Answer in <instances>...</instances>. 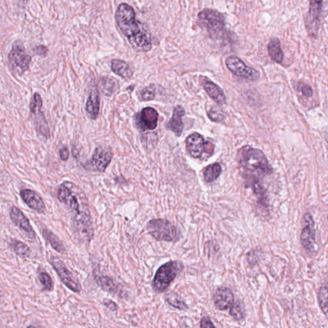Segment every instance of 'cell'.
Wrapping results in <instances>:
<instances>
[{"instance_id":"7","label":"cell","mask_w":328,"mask_h":328,"mask_svg":"<svg viewBox=\"0 0 328 328\" xmlns=\"http://www.w3.org/2000/svg\"><path fill=\"white\" fill-rule=\"evenodd\" d=\"M10 69L15 74L22 75L29 69L32 57L27 52L22 42H15L8 57Z\"/></svg>"},{"instance_id":"24","label":"cell","mask_w":328,"mask_h":328,"mask_svg":"<svg viewBox=\"0 0 328 328\" xmlns=\"http://www.w3.org/2000/svg\"><path fill=\"white\" fill-rule=\"evenodd\" d=\"M95 279L98 285L104 291L108 293H116L118 291L116 282L110 277L102 275L101 274H96Z\"/></svg>"},{"instance_id":"39","label":"cell","mask_w":328,"mask_h":328,"mask_svg":"<svg viewBox=\"0 0 328 328\" xmlns=\"http://www.w3.org/2000/svg\"><path fill=\"white\" fill-rule=\"evenodd\" d=\"M259 257H258L257 253L251 251V252L249 253L248 260V262L250 263L251 265H255V264H256L258 262V261H259Z\"/></svg>"},{"instance_id":"33","label":"cell","mask_w":328,"mask_h":328,"mask_svg":"<svg viewBox=\"0 0 328 328\" xmlns=\"http://www.w3.org/2000/svg\"><path fill=\"white\" fill-rule=\"evenodd\" d=\"M140 97L143 101H150V100L154 99L155 97V86L151 85L144 88L140 94Z\"/></svg>"},{"instance_id":"38","label":"cell","mask_w":328,"mask_h":328,"mask_svg":"<svg viewBox=\"0 0 328 328\" xmlns=\"http://www.w3.org/2000/svg\"><path fill=\"white\" fill-rule=\"evenodd\" d=\"M201 328H215L214 324L208 317H203L200 323Z\"/></svg>"},{"instance_id":"32","label":"cell","mask_w":328,"mask_h":328,"mask_svg":"<svg viewBox=\"0 0 328 328\" xmlns=\"http://www.w3.org/2000/svg\"><path fill=\"white\" fill-rule=\"evenodd\" d=\"M158 136L155 133H148L142 136V142L147 149L155 148L157 143Z\"/></svg>"},{"instance_id":"11","label":"cell","mask_w":328,"mask_h":328,"mask_svg":"<svg viewBox=\"0 0 328 328\" xmlns=\"http://www.w3.org/2000/svg\"><path fill=\"white\" fill-rule=\"evenodd\" d=\"M324 0H310L309 12L306 21V28L309 34L315 37L320 27Z\"/></svg>"},{"instance_id":"35","label":"cell","mask_w":328,"mask_h":328,"mask_svg":"<svg viewBox=\"0 0 328 328\" xmlns=\"http://www.w3.org/2000/svg\"><path fill=\"white\" fill-rule=\"evenodd\" d=\"M208 118L214 122H221L225 119V115L222 112L216 109H211L208 113Z\"/></svg>"},{"instance_id":"21","label":"cell","mask_w":328,"mask_h":328,"mask_svg":"<svg viewBox=\"0 0 328 328\" xmlns=\"http://www.w3.org/2000/svg\"><path fill=\"white\" fill-rule=\"evenodd\" d=\"M86 110L87 114L92 119H97L99 113V97L97 87L94 88L87 99Z\"/></svg>"},{"instance_id":"14","label":"cell","mask_w":328,"mask_h":328,"mask_svg":"<svg viewBox=\"0 0 328 328\" xmlns=\"http://www.w3.org/2000/svg\"><path fill=\"white\" fill-rule=\"evenodd\" d=\"M10 217L12 223L24 233L29 239H35V232L32 227L29 219L20 208L16 207V206H12L10 211Z\"/></svg>"},{"instance_id":"25","label":"cell","mask_w":328,"mask_h":328,"mask_svg":"<svg viewBox=\"0 0 328 328\" xmlns=\"http://www.w3.org/2000/svg\"><path fill=\"white\" fill-rule=\"evenodd\" d=\"M42 235H43L45 240L50 243L51 246H52V248L54 249L55 251L61 253L65 252V246H64L63 243H62L61 240H59V238L57 237L52 231H51L50 230H44L43 232H42Z\"/></svg>"},{"instance_id":"2","label":"cell","mask_w":328,"mask_h":328,"mask_svg":"<svg viewBox=\"0 0 328 328\" xmlns=\"http://www.w3.org/2000/svg\"><path fill=\"white\" fill-rule=\"evenodd\" d=\"M117 25L127 38L132 48L138 52H147L152 48L150 33L140 21L136 19L135 10L127 3L119 5L115 14Z\"/></svg>"},{"instance_id":"40","label":"cell","mask_w":328,"mask_h":328,"mask_svg":"<svg viewBox=\"0 0 328 328\" xmlns=\"http://www.w3.org/2000/svg\"><path fill=\"white\" fill-rule=\"evenodd\" d=\"M59 155L62 161H67L69 157V150H68L67 148L64 147V148H62L61 150H60Z\"/></svg>"},{"instance_id":"30","label":"cell","mask_w":328,"mask_h":328,"mask_svg":"<svg viewBox=\"0 0 328 328\" xmlns=\"http://www.w3.org/2000/svg\"><path fill=\"white\" fill-rule=\"evenodd\" d=\"M100 87L102 93L106 96H111L115 89L114 81L111 78H103L100 81Z\"/></svg>"},{"instance_id":"17","label":"cell","mask_w":328,"mask_h":328,"mask_svg":"<svg viewBox=\"0 0 328 328\" xmlns=\"http://www.w3.org/2000/svg\"><path fill=\"white\" fill-rule=\"evenodd\" d=\"M20 196L25 203L31 209L39 214H43L46 210L43 200L37 193L31 189H23L20 192Z\"/></svg>"},{"instance_id":"9","label":"cell","mask_w":328,"mask_h":328,"mask_svg":"<svg viewBox=\"0 0 328 328\" xmlns=\"http://www.w3.org/2000/svg\"><path fill=\"white\" fill-rule=\"evenodd\" d=\"M228 69L238 77L255 81L260 78V72L255 68L247 66L241 59L236 56H230L226 59Z\"/></svg>"},{"instance_id":"28","label":"cell","mask_w":328,"mask_h":328,"mask_svg":"<svg viewBox=\"0 0 328 328\" xmlns=\"http://www.w3.org/2000/svg\"><path fill=\"white\" fill-rule=\"evenodd\" d=\"M12 248L17 255L22 257H29L31 254V250L29 247L24 242L19 241V240H13L11 243Z\"/></svg>"},{"instance_id":"41","label":"cell","mask_w":328,"mask_h":328,"mask_svg":"<svg viewBox=\"0 0 328 328\" xmlns=\"http://www.w3.org/2000/svg\"><path fill=\"white\" fill-rule=\"evenodd\" d=\"M48 49L44 46H39L35 48L36 54L40 55V56H45Z\"/></svg>"},{"instance_id":"18","label":"cell","mask_w":328,"mask_h":328,"mask_svg":"<svg viewBox=\"0 0 328 328\" xmlns=\"http://www.w3.org/2000/svg\"><path fill=\"white\" fill-rule=\"evenodd\" d=\"M214 305L219 310L225 311L231 307L234 302V295L227 287L217 289L214 295Z\"/></svg>"},{"instance_id":"19","label":"cell","mask_w":328,"mask_h":328,"mask_svg":"<svg viewBox=\"0 0 328 328\" xmlns=\"http://www.w3.org/2000/svg\"><path fill=\"white\" fill-rule=\"evenodd\" d=\"M185 114V109L182 106H175L171 120L167 125V129L173 132L177 137H180L182 135L183 129H184L182 118Z\"/></svg>"},{"instance_id":"12","label":"cell","mask_w":328,"mask_h":328,"mask_svg":"<svg viewBox=\"0 0 328 328\" xmlns=\"http://www.w3.org/2000/svg\"><path fill=\"white\" fill-rule=\"evenodd\" d=\"M159 120V113L155 108L146 107L135 116L136 127L141 131H153L156 129Z\"/></svg>"},{"instance_id":"3","label":"cell","mask_w":328,"mask_h":328,"mask_svg":"<svg viewBox=\"0 0 328 328\" xmlns=\"http://www.w3.org/2000/svg\"><path fill=\"white\" fill-rule=\"evenodd\" d=\"M240 164L251 183L259 181L260 176L269 175L272 172L267 158L259 149L244 147L240 152Z\"/></svg>"},{"instance_id":"37","label":"cell","mask_w":328,"mask_h":328,"mask_svg":"<svg viewBox=\"0 0 328 328\" xmlns=\"http://www.w3.org/2000/svg\"><path fill=\"white\" fill-rule=\"evenodd\" d=\"M103 304L104 305L106 306V307H107L108 309H110V310L113 311V312H116V311L118 310V305H117L116 302L112 301V300L104 299Z\"/></svg>"},{"instance_id":"26","label":"cell","mask_w":328,"mask_h":328,"mask_svg":"<svg viewBox=\"0 0 328 328\" xmlns=\"http://www.w3.org/2000/svg\"><path fill=\"white\" fill-rule=\"evenodd\" d=\"M221 170L222 168L219 163L212 164L207 166L204 171V180L208 183L214 182L220 175Z\"/></svg>"},{"instance_id":"6","label":"cell","mask_w":328,"mask_h":328,"mask_svg":"<svg viewBox=\"0 0 328 328\" xmlns=\"http://www.w3.org/2000/svg\"><path fill=\"white\" fill-rule=\"evenodd\" d=\"M147 230L153 238L159 241L174 242L179 239L177 229L166 219H157L149 221Z\"/></svg>"},{"instance_id":"29","label":"cell","mask_w":328,"mask_h":328,"mask_svg":"<svg viewBox=\"0 0 328 328\" xmlns=\"http://www.w3.org/2000/svg\"><path fill=\"white\" fill-rule=\"evenodd\" d=\"M318 301L319 306L324 314L327 315L328 313V288L327 285L321 287L318 293Z\"/></svg>"},{"instance_id":"23","label":"cell","mask_w":328,"mask_h":328,"mask_svg":"<svg viewBox=\"0 0 328 328\" xmlns=\"http://www.w3.org/2000/svg\"><path fill=\"white\" fill-rule=\"evenodd\" d=\"M111 68L115 74L124 79H130L133 74L129 65L122 60H113Z\"/></svg>"},{"instance_id":"8","label":"cell","mask_w":328,"mask_h":328,"mask_svg":"<svg viewBox=\"0 0 328 328\" xmlns=\"http://www.w3.org/2000/svg\"><path fill=\"white\" fill-rule=\"evenodd\" d=\"M42 100L39 93L34 94L30 104V110L33 116L37 133L48 139L50 136V129L42 111Z\"/></svg>"},{"instance_id":"27","label":"cell","mask_w":328,"mask_h":328,"mask_svg":"<svg viewBox=\"0 0 328 328\" xmlns=\"http://www.w3.org/2000/svg\"><path fill=\"white\" fill-rule=\"evenodd\" d=\"M165 299L168 304L172 307L179 309L181 310H185L188 309V306L184 301L181 300L175 294L171 293L165 295Z\"/></svg>"},{"instance_id":"1","label":"cell","mask_w":328,"mask_h":328,"mask_svg":"<svg viewBox=\"0 0 328 328\" xmlns=\"http://www.w3.org/2000/svg\"><path fill=\"white\" fill-rule=\"evenodd\" d=\"M57 197L60 202L67 206L71 215L74 235L81 242H91L94 236L93 224L84 194L76 191L71 183L65 182L60 185Z\"/></svg>"},{"instance_id":"34","label":"cell","mask_w":328,"mask_h":328,"mask_svg":"<svg viewBox=\"0 0 328 328\" xmlns=\"http://www.w3.org/2000/svg\"><path fill=\"white\" fill-rule=\"evenodd\" d=\"M40 283L43 285L44 289L46 291H51L53 287L52 279L46 272H41L39 276Z\"/></svg>"},{"instance_id":"22","label":"cell","mask_w":328,"mask_h":328,"mask_svg":"<svg viewBox=\"0 0 328 328\" xmlns=\"http://www.w3.org/2000/svg\"><path fill=\"white\" fill-rule=\"evenodd\" d=\"M268 52L270 58L276 63L282 64L284 59L280 40L278 38H272L270 39L267 46Z\"/></svg>"},{"instance_id":"36","label":"cell","mask_w":328,"mask_h":328,"mask_svg":"<svg viewBox=\"0 0 328 328\" xmlns=\"http://www.w3.org/2000/svg\"><path fill=\"white\" fill-rule=\"evenodd\" d=\"M300 90H301L302 95L304 97L310 98L312 97L313 95V91L312 88L308 85L302 84L301 87H300Z\"/></svg>"},{"instance_id":"15","label":"cell","mask_w":328,"mask_h":328,"mask_svg":"<svg viewBox=\"0 0 328 328\" xmlns=\"http://www.w3.org/2000/svg\"><path fill=\"white\" fill-rule=\"evenodd\" d=\"M112 159L111 149L105 146L98 147L94 153L92 163L95 167L99 172L105 171Z\"/></svg>"},{"instance_id":"10","label":"cell","mask_w":328,"mask_h":328,"mask_svg":"<svg viewBox=\"0 0 328 328\" xmlns=\"http://www.w3.org/2000/svg\"><path fill=\"white\" fill-rule=\"evenodd\" d=\"M301 242L302 247L309 253H314L315 251V222L312 214L306 213L303 217V228L301 233Z\"/></svg>"},{"instance_id":"16","label":"cell","mask_w":328,"mask_h":328,"mask_svg":"<svg viewBox=\"0 0 328 328\" xmlns=\"http://www.w3.org/2000/svg\"><path fill=\"white\" fill-rule=\"evenodd\" d=\"M206 142L204 137L198 133H194L187 138V150L191 157L199 159L206 150Z\"/></svg>"},{"instance_id":"13","label":"cell","mask_w":328,"mask_h":328,"mask_svg":"<svg viewBox=\"0 0 328 328\" xmlns=\"http://www.w3.org/2000/svg\"><path fill=\"white\" fill-rule=\"evenodd\" d=\"M51 264L53 269L57 272L62 282L71 290L73 293H79L80 292V287L77 283L74 281L72 274L66 267L65 263L58 258L52 257L51 259Z\"/></svg>"},{"instance_id":"4","label":"cell","mask_w":328,"mask_h":328,"mask_svg":"<svg viewBox=\"0 0 328 328\" xmlns=\"http://www.w3.org/2000/svg\"><path fill=\"white\" fill-rule=\"evenodd\" d=\"M197 21L212 39H221L225 35V16L218 10L204 8L198 14Z\"/></svg>"},{"instance_id":"5","label":"cell","mask_w":328,"mask_h":328,"mask_svg":"<svg viewBox=\"0 0 328 328\" xmlns=\"http://www.w3.org/2000/svg\"><path fill=\"white\" fill-rule=\"evenodd\" d=\"M182 269V264L178 261H170L161 266L151 283L153 291L159 294L167 291Z\"/></svg>"},{"instance_id":"20","label":"cell","mask_w":328,"mask_h":328,"mask_svg":"<svg viewBox=\"0 0 328 328\" xmlns=\"http://www.w3.org/2000/svg\"><path fill=\"white\" fill-rule=\"evenodd\" d=\"M203 86L206 93L215 102L219 105L226 103L225 95L220 87L206 77L203 80Z\"/></svg>"},{"instance_id":"31","label":"cell","mask_w":328,"mask_h":328,"mask_svg":"<svg viewBox=\"0 0 328 328\" xmlns=\"http://www.w3.org/2000/svg\"><path fill=\"white\" fill-rule=\"evenodd\" d=\"M230 314L235 321H239L244 318V312L243 310L241 302L237 301L233 302L230 308Z\"/></svg>"},{"instance_id":"42","label":"cell","mask_w":328,"mask_h":328,"mask_svg":"<svg viewBox=\"0 0 328 328\" xmlns=\"http://www.w3.org/2000/svg\"><path fill=\"white\" fill-rule=\"evenodd\" d=\"M1 290H0V299H1Z\"/></svg>"}]
</instances>
